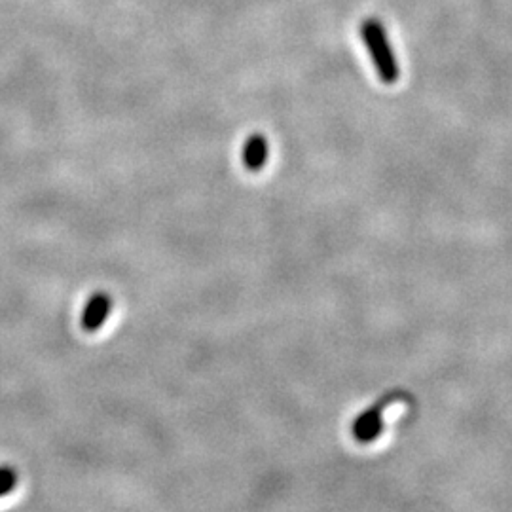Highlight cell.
<instances>
[{
  "label": "cell",
  "instance_id": "obj_3",
  "mask_svg": "<svg viewBox=\"0 0 512 512\" xmlns=\"http://www.w3.org/2000/svg\"><path fill=\"white\" fill-rule=\"evenodd\" d=\"M112 311V298L107 293H95L84 306L82 313V329L86 332H97L105 325Z\"/></svg>",
  "mask_w": 512,
  "mask_h": 512
},
{
  "label": "cell",
  "instance_id": "obj_4",
  "mask_svg": "<svg viewBox=\"0 0 512 512\" xmlns=\"http://www.w3.org/2000/svg\"><path fill=\"white\" fill-rule=\"evenodd\" d=\"M243 165L249 171H260L268 162V141L264 135H253L245 141L243 147Z\"/></svg>",
  "mask_w": 512,
  "mask_h": 512
},
{
  "label": "cell",
  "instance_id": "obj_5",
  "mask_svg": "<svg viewBox=\"0 0 512 512\" xmlns=\"http://www.w3.org/2000/svg\"><path fill=\"white\" fill-rule=\"evenodd\" d=\"M18 473L14 467L10 465H2L0 467V497L4 495L12 494L18 486Z\"/></svg>",
  "mask_w": 512,
  "mask_h": 512
},
{
  "label": "cell",
  "instance_id": "obj_1",
  "mask_svg": "<svg viewBox=\"0 0 512 512\" xmlns=\"http://www.w3.org/2000/svg\"><path fill=\"white\" fill-rule=\"evenodd\" d=\"M361 37H363V42L376 65L380 80L385 84H395L401 76V71L395 61L391 44L387 40L384 25L378 19H365L361 25Z\"/></svg>",
  "mask_w": 512,
  "mask_h": 512
},
{
  "label": "cell",
  "instance_id": "obj_2",
  "mask_svg": "<svg viewBox=\"0 0 512 512\" xmlns=\"http://www.w3.org/2000/svg\"><path fill=\"white\" fill-rule=\"evenodd\" d=\"M397 403V397H385L380 399L378 403L374 404L372 408L365 410L355 423L351 425V433L353 437L359 440V442H374L382 435L385 425V410L391 406V404Z\"/></svg>",
  "mask_w": 512,
  "mask_h": 512
}]
</instances>
